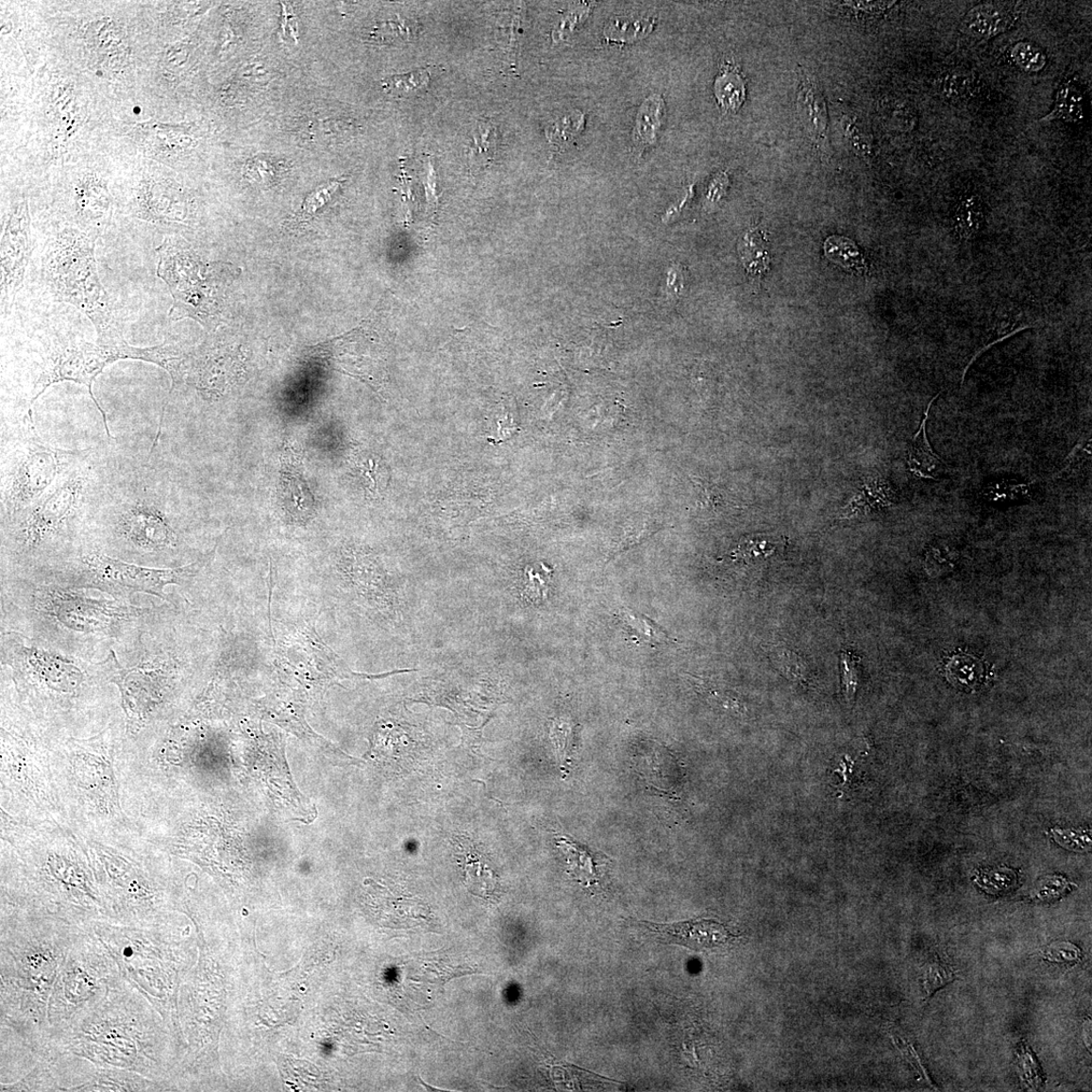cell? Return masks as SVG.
<instances>
[{
  "instance_id": "51",
  "label": "cell",
  "mask_w": 1092,
  "mask_h": 1092,
  "mask_svg": "<svg viewBox=\"0 0 1092 1092\" xmlns=\"http://www.w3.org/2000/svg\"><path fill=\"white\" fill-rule=\"evenodd\" d=\"M1060 881L1061 878L1058 877L1046 879V881L1041 883V886L1039 885L1037 888V897L1039 899L1057 898L1059 895H1061L1063 890H1066L1061 888H1053Z\"/></svg>"
},
{
  "instance_id": "9",
  "label": "cell",
  "mask_w": 1092,
  "mask_h": 1092,
  "mask_svg": "<svg viewBox=\"0 0 1092 1092\" xmlns=\"http://www.w3.org/2000/svg\"><path fill=\"white\" fill-rule=\"evenodd\" d=\"M93 485L90 466L76 462L42 497L16 519L22 544L34 549L61 532L89 502Z\"/></svg>"
},
{
  "instance_id": "37",
  "label": "cell",
  "mask_w": 1092,
  "mask_h": 1092,
  "mask_svg": "<svg viewBox=\"0 0 1092 1092\" xmlns=\"http://www.w3.org/2000/svg\"><path fill=\"white\" fill-rule=\"evenodd\" d=\"M584 125L583 113L575 111L550 125L546 129V137L552 144L561 146L573 140L583 130Z\"/></svg>"
},
{
  "instance_id": "34",
  "label": "cell",
  "mask_w": 1092,
  "mask_h": 1092,
  "mask_svg": "<svg viewBox=\"0 0 1092 1092\" xmlns=\"http://www.w3.org/2000/svg\"><path fill=\"white\" fill-rule=\"evenodd\" d=\"M652 27L648 19H615L605 27L604 36L608 41L634 42L647 36Z\"/></svg>"
},
{
  "instance_id": "23",
  "label": "cell",
  "mask_w": 1092,
  "mask_h": 1092,
  "mask_svg": "<svg viewBox=\"0 0 1092 1092\" xmlns=\"http://www.w3.org/2000/svg\"><path fill=\"white\" fill-rule=\"evenodd\" d=\"M895 500V492L886 483L879 479H870L865 483L860 492L844 508L842 518H852L860 514H866L873 510L890 506Z\"/></svg>"
},
{
  "instance_id": "39",
  "label": "cell",
  "mask_w": 1092,
  "mask_h": 1092,
  "mask_svg": "<svg viewBox=\"0 0 1092 1092\" xmlns=\"http://www.w3.org/2000/svg\"><path fill=\"white\" fill-rule=\"evenodd\" d=\"M772 661L777 665L778 670L786 674V676L793 680H797L801 684H805L808 680L807 666L797 654L794 652L776 647L772 652Z\"/></svg>"
},
{
  "instance_id": "5",
  "label": "cell",
  "mask_w": 1092,
  "mask_h": 1092,
  "mask_svg": "<svg viewBox=\"0 0 1092 1092\" xmlns=\"http://www.w3.org/2000/svg\"><path fill=\"white\" fill-rule=\"evenodd\" d=\"M47 331L28 405V417L33 419L32 407L48 388L59 382L73 381L88 388L92 400L102 414L105 429L110 439L112 436L106 412L92 391L97 377L107 366L126 360L153 363L172 376L182 357L180 351L172 345L142 348L127 343L119 345L90 343L76 337L74 332H63L59 325H49Z\"/></svg>"
},
{
  "instance_id": "30",
  "label": "cell",
  "mask_w": 1092,
  "mask_h": 1092,
  "mask_svg": "<svg viewBox=\"0 0 1092 1092\" xmlns=\"http://www.w3.org/2000/svg\"><path fill=\"white\" fill-rule=\"evenodd\" d=\"M661 529V524H658L655 519L647 517L632 518L626 524V527L623 528L622 534L619 536L612 552H610L609 559H613L619 555V553L647 541L648 537L654 535Z\"/></svg>"
},
{
  "instance_id": "52",
  "label": "cell",
  "mask_w": 1092,
  "mask_h": 1092,
  "mask_svg": "<svg viewBox=\"0 0 1092 1092\" xmlns=\"http://www.w3.org/2000/svg\"><path fill=\"white\" fill-rule=\"evenodd\" d=\"M1084 1041L1085 1046L1090 1050V1049H1091V1022H1090V1019H1086L1084 1022Z\"/></svg>"
},
{
  "instance_id": "10",
  "label": "cell",
  "mask_w": 1092,
  "mask_h": 1092,
  "mask_svg": "<svg viewBox=\"0 0 1092 1092\" xmlns=\"http://www.w3.org/2000/svg\"><path fill=\"white\" fill-rule=\"evenodd\" d=\"M81 563L95 584L118 591L143 592L166 600L165 587L186 583L200 572L205 561L176 569H150L95 551L83 556Z\"/></svg>"
},
{
  "instance_id": "20",
  "label": "cell",
  "mask_w": 1092,
  "mask_h": 1092,
  "mask_svg": "<svg viewBox=\"0 0 1092 1092\" xmlns=\"http://www.w3.org/2000/svg\"><path fill=\"white\" fill-rule=\"evenodd\" d=\"M165 1090H169L166 1085L147 1079V1077L139 1073L123 1069L99 1067L96 1068L88 1083L74 1089V1091L93 1092Z\"/></svg>"
},
{
  "instance_id": "7",
  "label": "cell",
  "mask_w": 1092,
  "mask_h": 1092,
  "mask_svg": "<svg viewBox=\"0 0 1092 1092\" xmlns=\"http://www.w3.org/2000/svg\"><path fill=\"white\" fill-rule=\"evenodd\" d=\"M156 253L159 257L156 273L164 280L174 299L170 318H193L207 328H215L224 311L225 266L203 262L184 241L175 236L165 237Z\"/></svg>"
},
{
  "instance_id": "8",
  "label": "cell",
  "mask_w": 1092,
  "mask_h": 1092,
  "mask_svg": "<svg viewBox=\"0 0 1092 1092\" xmlns=\"http://www.w3.org/2000/svg\"><path fill=\"white\" fill-rule=\"evenodd\" d=\"M79 456L78 452L57 449L42 442L34 420H30L4 466L2 501L6 514L16 519L26 512L78 462Z\"/></svg>"
},
{
  "instance_id": "11",
  "label": "cell",
  "mask_w": 1092,
  "mask_h": 1092,
  "mask_svg": "<svg viewBox=\"0 0 1092 1092\" xmlns=\"http://www.w3.org/2000/svg\"><path fill=\"white\" fill-rule=\"evenodd\" d=\"M30 210L26 198L14 204L3 222L0 241V311L2 320L12 311L33 257Z\"/></svg>"
},
{
  "instance_id": "16",
  "label": "cell",
  "mask_w": 1092,
  "mask_h": 1092,
  "mask_svg": "<svg viewBox=\"0 0 1092 1092\" xmlns=\"http://www.w3.org/2000/svg\"><path fill=\"white\" fill-rule=\"evenodd\" d=\"M176 187L160 178L141 180L131 202L134 215L152 224L183 222L186 208Z\"/></svg>"
},
{
  "instance_id": "3",
  "label": "cell",
  "mask_w": 1092,
  "mask_h": 1092,
  "mask_svg": "<svg viewBox=\"0 0 1092 1092\" xmlns=\"http://www.w3.org/2000/svg\"><path fill=\"white\" fill-rule=\"evenodd\" d=\"M97 238L69 226L54 232L40 253V280L53 303L73 306L92 321L98 344L119 345L126 342L98 275Z\"/></svg>"
},
{
  "instance_id": "45",
  "label": "cell",
  "mask_w": 1092,
  "mask_h": 1092,
  "mask_svg": "<svg viewBox=\"0 0 1092 1092\" xmlns=\"http://www.w3.org/2000/svg\"><path fill=\"white\" fill-rule=\"evenodd\" d=\"M983 884L982 887L990 891H1002L1010 889L1015 885L1016 881V873L1010 869H1000L985 873L981 877Z\"/></svg>"
},
{
  "instance_id": "32",
  "label": "cell",
  "mask_w": 1092,
  "mask_h": 1092,
  "mask_svg": "<svg viewBox=\"0 0 1092 1092\" xmlns=\"http://www.w3.org/2000/svg\"><path fill=\"white\" fill-rule=\"evenodd\" d=\"M561 771L566 775L574 763L576 754V732L569 722L559 720L553 723L550 731Z\"/></svg>"
},
{
  "instance_id": "13",
  "label": "cell",
  "mask_w": 1092,
  "mask_h": 1092,
  "mask_svg": "<svg viewBox=\"0 0 1092 1092\" xmlns=\"http://www.w3.org/2000/svg\"><path fill=\"white\" fill-rule=\"evenodd\" d=\"M50 612L67 628L79 630H108L112 623L135 615L142 610L125 608L109 601H97L82 596L55 592L49 601Z\"/></svg>"
},
{
  "instance_id": "17",
  "label": "cell",
  "mask_w": 1092,
  "mask_h": 1092,
  "mask_svg": "<svg viewBox=\"0 0 1092 1092\" xmlns=\"http://www.w3.org/2000/svg\"><path fill=\"white\" fill-rule=\"evenodd\" d=\"M1010 3H988L974 7L963 19L961 31L975 39L997 37L1016 23V11Z\"/></svg>"
},
{
  "instance_id": "4",
  "label": "cell",
  "mask_w": 1092,
  "mask_h": 1092,
  "mask_svg": "<svg viewBox=\"0 0 1092 1092\" xmlns=\"http://www.w3.org/2000/svg\"><path fill=\"white\" fill-rule=\"evenodd\" d=\"M92 930L118 964L124 980L143 995L168 1029L177 1033L178 943L166 920L148 926L95 921Z\"/></svg>"
},
{
  "instance_id": "36",
  "label": "cell",
  "mask_w": 1092,
  "mask_h": 1092,
  "mask_svg": "<svg viewBox=\"0 0 1092 1092\" xmlns=\"http://www.w3.org/2000/svg\"><path fill=\"white\" fill-rule=\"evenodd\" d=\"M1014 63L1029 74H1037L1047 65V56L1042 49L1030 42H1018L1010 49Z\"/></svg>"
},
{
  "instance_id": "25",
  "label": "cell",
  "mask_w": 1092,
  "mask_h": 1092,
  "mask_svg": "<svg viewBox=\"0 0 1092 1092\" xmlns=\"http://www.w3.org/2000/svg\"><path fill=\"white\" fill-rule=\"evenodd\" d=\"M664 116L663 98L654 94L646 99L637 112L633 138L638 146L647 147L656 143L657 134Z\"/></svg>"
},
{
  "instance_id": "27",
  "label": "cell",
  "mask_w": 1092,
  "mask_h": 1092,
  "mask_svg": "<svg viewBox=\"0 0 1092 1092\" xmlns=\"http://www.w3.org/2000/svg\"><path fill=\"white\" fill-rule=\"evenodd\" d=\"M1066 123L1082 124L1084 120V97L1074 81L1063 82L1059 88L1053 111L1047 117Z\"/></svg>"
},
{
  "instance_id": "6",
  "label": "cell",
  "mask_w": 1092,
  "mask_h": 1092,
  "mask_svg": "<svg viewBox=\"0 0 1092 1092\" xmlns=\"http://www.w3.org/2000/svg\"><path fill=\"white\" fill-rule=\"evenodd\" d=\"M118 964L93 930L71 947L57 976L48 1006L50 1037L81 1013L126 984Z\"/></svg>"
},
{
  "instance_id": "31",
  "label": "cell",
  "mask_w": 1092,
  "mask_h": 1092,
  "mask_svg": "<svg viewBox=\"0 0 1092 1092\" xmlns=\"http://www.w3.org/2000/svg\"><path fill=\"white\" fill-rule=\"evenodd\" d=\"M764 244L765 241L761 230L754 229L746 235L741 254L749 274L762 276L769 271L770 259Z\"/></svg>"
},
{
  "instance_id": "33",
  "label": "cell",
  "mask_w": 1092,
  "mask_h": 1092,
  "mask_svg": "<svg viewBox=\"0 0 1092 1092\" xmlns=\"http://www.w3.org/2000/svg\"><path fill=\"white\" fill-rule=\"evenodd\" d=\"M430 82L428 70L393 76L381 81V87L389 94L409 96L427 91Z\"/></svg>"
},
{
  "instance_id": "24",
  "label": "cell",
  "mask_w": 1092,
  "mask_h": 1092,
  "mask_svg": "<svg viewBox=\"0 0 1092 1092\" xmlns=\"http://www.w3.org/2000/svg\"><path fill=\"white\" fill-rule=\"evenodd\" d=\"M615 616L621 628L637 643L650 647L673 643L672 638L656 622L633 610L621 608Z\"/></svg>"
},
{
  "instance_id": "35",
  "label": "cell",
  "mask_w": 1092,
  "mask_h": 1092,
  "mask_svg": "<svg viewBox=\"0 0 1092 1092\" xmlns=\"http://www.w3.org/2000/svg\"><path fill=\"white\" fill-rule=\"evenodd\" d=\"M984 221L983 202L980 197L968 196L961 201L956 211V225L959 233L970 237L980 230Z\"/></svg>"
},
{
  "instance_id": "28",
  "label": "cell",
  "mask_w": 1092,
  "mask_h": 1092,
  "mask_svg": "<svg viewBox=\"0 0 1092 1092\" xmlns=\"http://www.w3.org/2000/svg\"><path fill=\"white\" fill-rule=\"evenodd\" d=\"M714 92L723 110H739L746 99V84L739 71L731 67L723 69L715 80Z\"/></svg>"
},
{
  "instance_id": "19",
  "label": "cell",
  "mask_w": 1092,
  "mask_h": 1092,
  "mask_svg": "<svg viewBox=\"0 0 1092 1092\" xmlns=\"http://www.w3.org/2000/svg\"><path fill=\"white\" fill-rule=\"evenodd\" d=\"M459 862L463 871L464 884L470 892L481 899H492L498 888V877L483 854L469 844H459Z\"/></svg>"
},
{
  "instance_id": "49",
  "label": "cell",
  "mask_w": 1092,
  "mask_h": 1092,
  "mask_svg": "<svg viewBox=\"0 0 1092 1092\" xmlns=\"http://www.w3.org/2000/svg\"><path fill=\"white\" fill-rule=\"evenodd\" d=\"M1020 1067H1022L1023 1080L1028 1082L1031 1086H1038L1039 1074L1038 1067L1034 1062L1033 1055L1029 1051H1024L1019 1058Z\"/></svg>"
},
{
  "instance_id": "14",
  "label": "cell",
  "mask_w": 1092,
  "mask_h": 1092,
  "mask_svg": "<svg viewBox=\"0 0 1092 1092\" xmlns=\"http://www.w3.org/2000/svg\"><path fill=\"white\" fill-rule=\"evenodd\" d=\"M277 502L292 523L306 524L316 514V500L305 477L302 455L292 444L283 446Z\"/></svg>"
},
{
  "instance_id": "50",
  "label": "cell",
  "mask_w": 1092,
  "mask_h": 1092,
  "mask_svg": "<svg viewBox=\"0 0 1092 1092\" xmlns=\"http://www.w3.org/2000/svg\"><path fill=\"white\" fill-rule=\"evenodd\" d=\"M337 187L338 184L333 183L328 188H326L309 197L305 205L306 210L309 212L316 211L321 206L328 202V197H330L331 193L337 189Z\"/></svg>"
},
{
  "instance_id": "1",
  "label": "cell",
  "mask_w": 1092,
  "mask_h": 1092,
  "mask_svg": "<svg viewBox=\"0 0 1092 1092\" xmlns=\"http://www.w3.org/2000/svg\"><path fill=\"white\" fill-rule=\"evenodd\" d=\"M90 930L30 912L2 916V1038L20 1043L38 1061L49 1053L48 1006L56 978L71 947Z\"/></svg>"
},
{
  "instance_id": "21",
  "label": "cell",
  "mask_w": 1092,
  "mask_h": 1092,
  "mask_svg": "<svg viewBox=\"0 0 1092 1092\" xmlns=\"http://www.w3.org/2000/svg\"><path fill=\"white\" fill-rule=\"evenodd\" d=\"M556 845L565 858L569 873L581 885L592 887L600 881L601 854L580 845L569 836L556 835Z\"/></svg>"
},
{
  "instance_id": "42",
  "label": "cell",
  "mask_w": 1092,
  "mask_h": 1092,
  "mask_svg": "<svg viewBox=\"0 0 1092 1092\" xmlns=\"http://www.w3.org/2000/svg\"><path fill=\"white\" fill-rule=\"evenodd\" d=\"M1030 484H1018L1016 481H999L997 484H989L985 489V497L992 502H1004L1006 500L1012 501L1025 496L1029 490Z\"/></svg>"
},
{
  "instance_id": "43",
  "label": "cell",
  "mask_w": 1092,
  "mask_h": 1092,
  "mask_svg": "<svg viewBox=\"0 0 1092 1092\" xmlns=\"http://www.w3.org/2000/svg\"><path fill=\"white\" fill-rule=\"evenodd\" d=\"M775 547L767 541L748 540L743 542L732 553V558L751 562L761 557L768 558L773 555Z\"/></svg>"
},
{
  "instance_id": "40",
  "label": "cell",
  "mask_w": 1092,
  "mask_h": 1092,
  "mask_svg": "<svg viewBox=\"0 0 1092 1092\" xmlns=\"http://www.w3.org/2000/svg\"><path fill=\"white\" fill-rule=\"evenodd\" d=\"M957 971L949 966V964L941 961L933 960L926 966L924 970V987L926 997H931L933 992L941 987L952 983L957 978Z\"/></svg>"
},
{
  "instance_id": "44",
  "label": "cell",
  "mask_w": 1092,
  "mask_h": 1092,
  "mask_svg": "<svg viewBox=\"0 0 1092 1092\" xmlns=\"http://www.w3.org/2000/svg\"><path fill=\"white\" fill-rule=\"evenodd\" d=\"M416 28L412 24H408L406 21L400 22H387L379 24L375 30L374 36L378 39L388 41L411 40L414 36Z\"/></svg>"
},
{
  "instance_id": "38",
  "label": "cell",
  "mask_w": 1092,
  "mask_h": 1092,
  "mask_svg": "<svg viewBox=\"0 0 1092 1092\" xmlns=\"http://www.w3.org/2000/svg\"><path fill=\"white\" fill-rule=\"evenodd\" d=\"M983 665L970 658H956L949 665V678L958 686L974 688L982 682Z\"/></svg>"
},
{
  "instance_id": "29",
  "label": "cell",
  "mask_w": 1092,
  "mask_h": 1092,
  "mask_svg": "<svg viewBox=\"0 0 1092 1092\" xmlns=\"http://www.w3.org/2000/svg\"><path fill=\"white\" fill-rule=\"evenodd\" d=\"M469 159L475 167H484L495 158L498 148V133L488 121L479 122L473 131Z\"/></svg>"
},
{
  "instance_id": "22",
  "label": "cell",
  "mask_w": 1092,
  "mask_h": 1092,
  "mask_svg": "<svg viewBox=\"0 0 1092 1092\" xmlns=\"http://www.w3.org/2000/svg\"><path fill=\"white\" fill-rule=\"evenodd\" d=\"M939 395L940 394L935 395L929 403L925 417L923 421H921L918 431L914 436L909 452V466L911 472L919 478L928 479H938L943 474L944 467L946 466L945 462L932 450L927 434L930 410L932 403L939 398Z\"/></svg>"
},
{
  "instance_id": "12",
  "label": "cell",
  "mask_w": 1092,
  "mask_h": 1092,
  "mask_svg": "<svg viewBox=\"0 0 1092 1092\" xmlns=\"http://www.w3.org/2000/svg\"><path fill=\"white\" fill-rule=\"evenodd\" d=\"M127 504L118 519V532L127 543L145 550L172 548L176 533L156 501L137 499Z\"/></svg>"
},
{
  "instance_id": "47",
  "label": "cell",
  "mask_w": 1092,
  "mask_h": 1092,
  "mask_svg": "<svg viewBox=\"0 0 1092 1092\" xmlns=\"http://www.w3.org/2000/svg\"><path fill=\"white\" fill-rule=\"evenodd\" d=\"M1054 839L1059 845L1072 850H1087L1090 848V838L1087 833L1074 831H1053Z\"/></svg>"
},
{
  "instance_id": "46",
  "label": "cell",
  "mask_w": 1092,
  "mask_h": 1092,
  "mask_svg": "<svg viewBox=\"0 0 1092 1092\" xmlns=\"http://www.w3.org/2000/svg\"><path fill=\"white\" fill-rule=\"evenodd\" d=\"M843 688L848 701H852L857 688V660L849 652H842Z\"/></svg>"
},
{
  "instance_id": "2",
  "label": "cell",
  "mask_w": 1092,
  "mask_h": 1092,
  "mask_svg": "<svg viewBox=\"0 0 1092 1092\" xmlns=\"http://www.w3.org/2000/svg\"><path fill=\"white\" fill-rule=\"evenodd\" d=\"M174 1036L149 1000L126 983L53 1033L49 1048L173 1088Z\"/></svg>"
},
{
  "instance_id": "15",
  "label": "cell",
  "mask_w": 1092,
  "mask_h": 1092,
  "mask_svg": "<svg viewBox=\"0 0 1092 1092\" xmlns=\"http://www.w3.org/2000/svg\"><path fill=\"white\" fill-rule=\"evenodd\" d=\"M641 924L660 941L683 946L695 951L723 947L739 938L726 926L714 919L686 920L671 924L641 921Z\"/></svg>"
},
{
  "instance_id": "48",
  "label": "cell",
  "mask_w": 1092,
  "mask_h": 1092,
  "mask_svg": "<svg viewBox=\"0 0 1092 1092\" xmlns=\"http://www.w3.org/2000/svg\"><path fill=\"white\" fill-rule=\"evenodd\" d=\"M1045 957L1055 962H1072L1080 959L1081 949L1070 943H1055L1047 949Z\"/></svg>"
},
{
  "instance_id": "26",
  "label": "cell",
  "mask_w": 1092,
  "mask_h": 1092,
  "mask_svg": "<svg viewBox=\"0 0 1092 1092\" xmlns=\"http://www.w3.org/2000/svg\"><path fill=\"white\" fill-rule=\"evenodd\" d=\"M825 254L829 260L858 275L867 274L868 264L853 240L842 236H832L825 243Z\"/></svg>"
},
{
  "instance_id": "41",
  "label": "cell",
  "mask_w": 1092,
  "mask_h": 1092,
  "mask_svg": "<svg viewBox=\"0 0 1092 1092\" xmlns=\"http://www.w3.org/2000/svg\"><path fill=\"white\" fill-rule=\"evenodd\" d=\"M939 94L947 99H960L967 96L971 89L968 76L958 74H945L935 82Z\"/></svg>"
},
{
  "instance_id": "18",
  "label": "cell",
  "mask_w": 1092,
  "mask_h": 1092,
  "mask_svg": "<svg viewBox=\"0 0 1092 1092\" xmlns=\"http://www.w3.org/2000/svg\"><path fill=\"white\" fill-rule=\"evenodd\" d=\"M798 104L804 125L819 147L829 145V120L824 95L816 83L802 71Z\"/></svg>"
}]
</instances>
